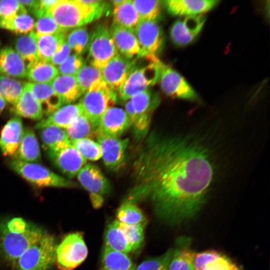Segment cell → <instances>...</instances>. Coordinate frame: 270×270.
<instances>
[{
    "mask_svg": "<svg viewBox=\"0 0 270 270\" xmlns=\"http://www.w3.org/2000/svg\"><path fill=\"white\" fill-rule=\"evenodd\" d=\"M208 148L192 138L152 133L134 160L133 184L124 202H149L169 224L189 220L206 202L215 178Z\"/></svg>",
    "mask_w": 270,
    "mask_h": 270,
    "instance_id": "6da1fadb",
    "label": "cell"
},
{
    "mask_svg": "<svg viewBox=\"0 0 270 270\" xmlns=\"http://www.w3.org/2000/svg\"><path fill=\"white\" fill-rule=\"evenodd\" d=\"M106 3L94 8L82 4L80 0H58L48 14L64 31L82 27L101 17L106 12Z\"/></svg>",
    "mask_w": 270,
    "mask_h": 270,
    "instance_id": "7a4b0ae2",
    "label": "cell"
},
{
    "mask_svg": "<svg viewBox=\"0 0 270 270\" xmlns=\"http://www.w3.org/2000/svg\"><path fill=\"white\" fill-rule=\"evenodd\" d=\"M44 233L31 224L24 230H12L4 224L0 226V255L12 264L15 261Z\"/></svg>",
    "mask_w": 270,
    "mask_h": 270,
    "instance_id": "3957f363",
    "label": "cell"
},
{
    "mask_svg": "<svg viewBox=\"0 0 270 270\" xmlns=\"http://www.w3.org/2000/svg\"><path fill=\"white\" fill-rule=\"evenodd\" d=\"M56 246L54 236L44 232L12 265L16 270H48L55 262Z\"/></svg>",
    "mask_w": 270,
    "mask_h": 270,
    "instance_id": "277c9868",
    "label": "cell"
},
{
    "mask_svg": "<svg viewBox=\"0 0 270 270\" xmlns=\"http://www.w3.org/2000/svg\"><path fill=\"white\" fill-rule=\"evenodd\" d=\"M147 60V59H146ZM149 63L134 69L118 90L122 100H128L136 94L148 90L159 81L164 64L156 56L148 60Z\"/></svg>",
    "mask_w": 270,
    "mask_h": 270,
    "instance_id": "5b68a950",
    "label": "cell"
},
{
    "mask_svg": "<svg viewBox=\"0 0 270 270\" xmlns=\"http://www.w3.org/2000/svg\"><path fill=\"white\" fill-rule=\"evenodd\" d=\"M117 100L115 92L104 82L87 91L80 100L82 114L88 119L96 130L102 114L113 107Z\"/></svg>",
    "mask_w": 270,
    "mask_h": 270,
    "instance_id": "8992f818",
    "label": "cell"
},
{
    "mask_svg": "<svg viewBox=\"0 0 270 270\" xmlns=\"http://www.w3.org/2000/svg\"><path fill=\"white\" fill-rule=\"evenodd\" d=\"M88 254L83 234L70 232L56 245L54 264L58 270H74L85 260Z\"/></svg>",
    "mask_w": 270,
    "mask_h": 270,
    "instance_id": "52a82bcc",
    "label": "cell"
},
{
    "mask_svg": "<svg viewBox=\"0 0 270 270\" xmlns=\"http://www.w3.org/2000/svg\"><path fill=\"white\" fill-rule=\"evenodd\" d=\"M10 168L26 181L38 187L71 188L75 184L35 162L12 160Z\"/></svg>",
    "mask_w": 270,
    "mask_h": 270,
    "instance_id": "ba28073f",
    "label": "cell"
},
{
    "mask_svg": "<svg viewBox=\"0 0 270 270\" xmlns=\"http://www.w3.org/2000/svg\"><path fill=\"white\" fill-rule=\"evenodd\" d=\"M87 60L89 64L101 70L114 56L118 54L106 25L98 26L92 32L88 44Z\"/></svg>",
    "mask_w": 270,
    "mask_h": 270,
    "instance_id": "9c48e42d",
    "label": "cell"
},
{
    "mask_svg": "<svg viewBox=\"0 0 270 270\" xmlns=\"http://www.w3.org/2000/svg\"><path fill=\"white\" fill-rule=\"evenodd\" d=\"M140 51L138 58L156 56L164 44L162 32L156 20L140 19L134 28Z\"/></svg>",
    "mask_w": 270,
    "mask_h": 270,
    "instance_id": "30bf717a",
    "label": "cell"
},
{
    "mask_svg": "<svg viewBox=\"0 0 270 270\" xmlns=\"http://www.w3.org/2000/svg\"><path fill=\"white\" fill-rule=\"evenodd\" d=\"M77 178L80 183L90 193L94 208L102 206L104 196L110 189L108 180L98 168L93 164H86L78 172Z\"/></svg>",
    "mask_w": 270,
    "mask_h": 270,
    "instance_id": "8fae6325",
    "label": "cell"
},
{
    "mask_svg": "<svg viewBox=\"0 0 270 270\" xmlns=\"http://www.w3.org/2000/svg\"><path fill=\"white\" fill-rule=\"evenodd\" d=\"M162 91L173 98L196 101L198 96L186 80L176 70L164 64L159 79Z\"/></svg>",
    "mask_w": 270,
    "mask_h": 270,
    "instance_id": "7c38bea8",
    "label": "cell"
},
{
    "mask_svg": "<svg viewBox=\"0 0 270 270\" xmlns=\"http://www.w3.org/2000/svg\"><path fill=\"white\" fill-rule=\"evenodd\" d=\"M136 60L127 58L118 53L101 69L103 80L111 90H118L136 68Z\"/></svg>",
    "mask_w": 270,
    "mask_h": 270,
    "instance_id": "4fadbf2b",
    "label": "cell"
},
{
    "mask_svg": "<svg viewBox=\"0 0 270 270\" xmlns=\"http://www.w3.org/2000/svg\"><path fill=\"white\" fill-rule=\"evenodd\" d=\"M134 109L135 117L132 124L138 135L146 133L150 124V112L158 104L157 96L148 89L138 92L129 100Z\"/></svg>",
    "mask_w": 270,
    "mask_h": 270,
    "instance_id": "5bb4252c",
    "label": "cell"
},
{
    "mask_svg": "<svg viewBox=\"0 0 270 270\" xmlns=\"http://www.w3.org/2000/svg\"><path fill=\"white\" fill-rule=\"evenodd\" d=\"M203 14L180 17L172 26L170 37L176 45L186 46L191 43L199 34L205 23Z\"/></svg>",
    "mask_w": 270,
    "mask_h": 270,
    "instance_id": "9a60e30c",
    "label": "cell"
},
{
    "mask_svg": "<svg viewBox=\"0 0 270 270\" xmlns=\"http://www.w3.org/2000/svg\"><path fill=\"white\" fill-rule=\"evenodd\" d=\"M48 153L54 165L70 178L77 175L87 161L71 142L60 148L48 150Z\"/></svg>",
    "mask_w": 270,
    "mask_h": 270,
    "instance_id": "2e32d148",
    "label": "cell"
},
{
    "mask_svg": "<svg viewBox=\"0 0 270 270\" xmlns=\"http://www.w3.org/2000/svg\"><path fill=\"white\" fill-rule=\"evenodd\" d=\"M96 137L104 165L110 170H118L124 160L128 139L104 135H97Z\"/></svg>",
    "mask_w": 270,
    "mask_h": 270,
    "instance_id": "e0dca14e",
    "label": "cell"
},
{
    "mask_svg": "<svg viewBox=\"0 0 270 270\" xmlns=\"http://www.w3.org/2000/svg\"><path fill=\"white\" fill-rule=\"evenodd\" d=\"M130 126V122L125 110L113 106L108 108L100 118L96 136L119 137Z\"/></svg>",
    "mask_w": 270,
    "mask_h": 270,
    "instance_id": "ac0fdd59",
    "label": "cell"
},
{
    "mask_svg": "<svg viewBox=\"0 0 270 270\" xmlns=\"http://www.w3.org/2000/svg\"><path fill=\"white\" fill-rule=\"evenodd\" d=\"M162 2L170 14L182 17L203 14L216 6L218 0H166Z\"/></svg>",
    "mask_w": 270,
    "mask_h": 270,
    "instance_id": "d6986e66",
    "label": "cell"
},
{
    "mask_svg": "<svg viewBox=\"0 0 270 270\" xmlns=\"http://www.w3.org/2000/svg\"><path fill=\"white\" fill-rule=\"evenodd\" d=\"M24 132L20 117L10 120L2 129L0 148L4 156H14L21 142Z\"/></svg>",
    "mask_w": 270,
    "mask_h": 270,
    "instance_id": "ffe728a7",
    "label": "cell"
},
{
    "mask_svg": "<svg viewBox=\"0 0 270 270\" xmlns=\"http://www.w3.org/2000/svg\"><path fill=\"white\" fill-rule=\"evenodd\" d=\"M110 32L119 54L128 59L138 56L140 48L134 29L112 26Z\"/></svg>",
    "mask_w": 270,
    "mask_h": 270,
    "instance_id": "44dd1931",
    "label": "cell"
},
{
    "mask_svg": "<svg viewBox=\"0 0 270 270\" xmlns=\"http://www.w3.org/2000/svg\"><path fill=\"white\" fill-rule=\"evenodd\" d=\"M24 86L40 102L44 114L48 116L62 106L64 102L50 84L27 82Z\"/></svg>",
    "mask_w": 270,
    "mask_h": 270,
    "instance_id": "7402d4cb",
    "label": "cell"
},
{
    "mask_svg": "<svg viewBox=\"0 0 270 270\" xmlns=\"http://www.w3.org/2000/svg\"><path fill=\"white\" fill-rule=\"evenodd\" d=\"M195 270H234L238 266L228 256L214 250L196 254Z\"/></svg>",
    "mask_w": 270,
    "mask_h": 270,
    "instance_id": "603a6c76",
    "label": "cell"
},
{
    "mask_svg": "<svg viewBox=\"0 0 270 270\" xmlns=\"http://www.w3.org/2000/svg\"><path fill=\"white\" fill-rule=\"evenodd\" d=\"M82 114L79 104H68L60 106L54 112L38 122L35 128L41 129L53 126L66 130L71 122L78 116Z\"/></svg>",
    "mask_w": 270,
    "mask_h": 270,
    "instance_id": "cb8c5ba5",
    "label": "cell"
},
{
    "mask_svg": "<svg viewBox=\"0 0 270 270\" xmlns=\"http://www.w3.org/2000/svg\"><path fill=\"white\" fill-rule=\"evenodd\" d=\"M0 75L17 78L26 76L24 61L10 47H6L0 50Z\"/></svg>",
    "mask_w": 270,
    "mask_h": 270,
    "instance_id": "d4e9b609",
    "label": "cell"
},
{
    "mask_svg": "<svg viewBox=\"0 0 270 270\" xmlns=\"http://www.w3.org/2000/svg\"><path fill=\"white\" fill-rule=\"evenodd\" d=\"M12 112L18 117L32 120H40L44 116L40 102L25 86L18 100L13 105Z\"/></svg>",
    "mask_w": 270,
    "mask_h": 270,
    "instance_id": "484cf974",
    "label": "cell"
},
{
    "mask_svg": "<svg viewBox=\"0 0 270 270\" xmlns=\"http://www.w3.org/2000/svg\"><path fill=\"white\" fill-rule=\"evenodd\" d=\"M50 84L64 104L72 102L82 94L76 76L58 74Z\"/></svg>",
    "mask_w": 270,
    "mask_h": 270,
    "instance_id": "4316f807",
    "label": "cell"
},
{
    "mask_svg": "<svg viewBox=\"0 0 270 270\" xmlns=\"http://www.w3.org/2000/svg\"><path fill=\"white\" fill-rule=\"evenodd\" d=\"M16 159L27 162H36L40 160V152L36 136L32 130H24L22 138Z\"/></svg>",
    "mask_w": 270,
    "mask_h": 270,
    "instance_id": "83f0119b",
    "label": "cell"
},
{
    "mask_svg": "<svg viewBox=\"0 0 270 270\" xmlns=\"http://www.w3.org/2000/svg\"><path fill=\"white\" fill-rule=\"evenodd\" d=\"M58 68L50 62L38 59L26 67V76L30 82L50 84L59 74Z\"/></svg>",
    "mask_w": 270,
    "mask_h": 270,
    "instance_id": "f1b7e54d",
    "label": "cell"
},
{
    "mask_svg": "<svg viewBox=\"0 0 270 270\" xmlns=\"http://www.w3.org/2000/svg\"><path fill=\"white\" fill-rule=\"evenodd\" d=\"M66 32L44 35L36 34L38 59L50 62L54 54L66 40Z\"/></svg>",
    "mask_w": 270,
    "mask_h": 270,
    "instance_id": "f546056e",
    "label": "cell"
},
{
    "mask_svg": "<svg viewBox=\"0 0 270 270\" xmlns=\"http://www.w3.org/2000/svg\"><path fill=\"white\" fill-rule=\"evenodd\" d=\"M112 26L134 29L140 17L132 0H124L120 4L114 6Z\"/></svg>",
    "mask_w": 270,
    "mask_h": 270,
    "instance_id": "4dcf8cb0",
    "label": "cell"
},
{
    "mask_svg": "<svg viewBox=\"0 0 270 270\" xmlns=\"http://www.w3.org/2000/svg\"><path fill=\"white\" fill-rule=\"evenodd\" d=\"M136 267L128 254L104 247L100 270H136Z\"/></svg>",
    "mask_w": 270,
    "mask_h": 270,
    "instance_id": "1f68e13d",
    "label": "cell"
},
{
    "mask_svg": "<svg viewBox=\"0 0 270 270\" xmlns=\"http://www.w3.org/2000/svg\"><path fill=\"white\" fill-rule=\"evenodd\" d=\"M104 240L105 247L112 250L126 254L132 252L124 234L118 227L116 220L108 225Z\"/></svg>",
    "mask_w": 270,
    "mask_h": 270,
    "instance_id": "d6a6232c",
    "label": "cell"
},
{
    "mask_svg": "<svg viewBox=\"0 0 270 270\" xmlns=\"http://www.w3.org/2000/svg\"><path fill=\"white\" fill-rule=\"evenodd\" d=\"M40 137L48 151L56 150L70 143L65 130L50 126L40 129Z\"/></svg>",
    "mask_w": 270,
    "mask_h": 270,
    "instance_id": "836d02e7",
    "label": "cell"
},
{
    "mask_svg": "<svg viewBox=\"0 0 270 270\" xmlns=\"http://www.w3.org/2000/svg\"><path fill=\"white\" fill-rule=\"evenodd\" d=\"M187 241L186 240L183 244V240H182V244L174 248L169 270H195L194 261L196 254L186 244Z\"/></svg>",
    "mask_w": 270,
    "mask_h": 270,
    "instance_id": "e575fe53",
    "label": "cell"
},
{
    "mask_svg": "<svg viewBox=\"0 0 270 270\" xmlns=\"http://www.w3.org/2000/svg\"><path fill=\"white\" fill-rule=\"evenodd\" d=\"M69 140L72 142L96 136V130L88 119L83 114L76 116L65 130Z\"/></svg>",
    "mask_w": 270,
    "mask_h": 270,
    "instance_id": "d590c367",
    "label": "cell"
},
{
    "mask_svg": "<svg viewBox=\"0 0 270 270\" xmlns=\"http://www.w3.org/2000/svg\"><path fill=\"white\" fill-rule=\"evenodd\" d=\"M76 77L82 94L92 88L105 82L100 70L90 64H84Z\"/></svg>",
    "mask_w": 270,
    "mask_h": 270,
    "instance_id": "8d00e7d4",
    "label": "cell"
},
{
    "mask_svg": "<svg viewBox=\"0 0 270 270\" xmlns=\"http://www.w3.org/2000/svg\"><path fill=\"white\" fill-rule=\"evenodd\" d=\"M14 48L24 61L30 63L38 59L36 34L33 31L18 37L15 41Z\"/></svg>",
    "mask_w": 270,
    "mask_h": 270,
    "instance_id": "74e56055",
    "label": "cell"
},
{
    "mask_svg": "<svg viewBox=\"0 0 270 270\" xmlns=\"http://www.w3.org/2000/svg\"><path fill=\"white\" fill-rule=\"evenodd\" d=\"M116 220L128 224H146L147 220L136 204L123 202L116 214Z\"/></svg>",
    "mask_w": 270,
    "mask_h": 270,
    "instance_id": "f35d334b",
    "label": "cell"
},
{
    "mask_svg": "<svg viewBox=\"0 0 270 270\" xmlns=\"http://www.w3.org/2000/svg\"><path fill=\"white\" fill-rule=\"evenodd\" d=\"M25 83L12 77L0 75V94L6 102L14 105L23 92Z\"/></svg>",
    "mask_w": 270,
    "mask_h": 270,
    "instance_id": "ab89813d",
    "label": "cell"
},
{
    "mask_svg": "<svg viewBox=\"0 0 270 270\" xmlns=\"http://www.w3.org/2000/svg\"><path fill=\"white\" fill-rule=\"evenodd\" d=\"M34 22L27 13L18 14L14 17L0 20V27L17 34H26L33 31Z\"/></svg>",
    "mask_w": 270,
    "mask_h": 270,
    "instance_id": "60d3db41",
    "label": "cell"
},
{
    "mask_svg": "<svg viewBox=\"0 0 270 270\" xmlns=\"http://www.w3.org/2000/svg\"><path fill=\"white\" fill-rule=\"evenodd\" d=\"M116 221L118 227L124 234L132 252L140 249L144 243V230L146 224H128Z\"/></svg>",
    "mask_w": 270,
    "mask_h": 270,
    "instance_id": "b9f144b4",
    "label": "cell"
},
{
    "mask_svg": "<svg viewBox=\"0 0 270 270\" xmlns=\"http://www.w3.org/2000/svg\"><path fill=\"white\" fill-rule=\"evenodd\" d=\"M66 40L71 50H74L76 54L80 55L88 46L90 35L86 28L79 27L66 34Z\"/></svg>",
    "mask_w": 270,
    "mask_h": 270,
    "instance_id": "7bdbcfd3",
    "label": "cell"
},
{
    "mask_svg": "<svg viewBox=\"0 0 270 270\" xmlns=\"http://www.w3.org/2000/svg\"><path fill=\"white\" fill-rule=\"evenodd\" d=\"M70 142L86 160L96 161L102 158L100 145L92 138H84Z\"/></svg>",
    "mask_w": 270,
    "mask_h": 270,
    "instance_id": "ee69618b",
    "label": "cell"
},
{
    "mask_svg": "<svg viewBox=\"0 0 270 270\" xmlns=\"http://www.w3.org/2000/svg\"><path fill=\"white\" fill-rule=\"evenodd\" d=\"M140 19L156 20L159 16L162 6V1L158 0H132Z\"/></svg>",
    "mask_w": 270,
    "mask_h": 270,
    "instance_id": "f6af8a7d",
    "label": "cell"
},
{
    "mask_svg": "<svg viewBox=\"0 0 270 270\" xmlns=\"http://www.w3.org/2000/svg\"><path fill=\"white\" fill-rule=\"evenodd\" d=\"M174 250V248H170L162 256L143 261L136 267V270H169Z\"/></svg>",
    "mask_w": 270,
    "mask_h": 270,
    "instance_id": "bcb514c9",
    "label": "cell"
},
{
    "mask_svg": "<svg viewBox=\"0 0 270 270\" xmlns=\"http://www.w3.org/2000/svg\"><path fill=\"white\" fill-rule=\"evenodd\" d=\"M34 31L36 35H44L64 32L56 24L52 18L48 14L38 18L34 23Z\"/></svg>",
    "mask_w": 270,
    "mask_h": 270,
    "instance_id": "7dc6e473",
    "label": "cell"
},
{
    "mask_svg": "<svg viewBox=\"0 0 270 270\" xmlns=\"http://www.w3.org/2000/svg\"><path fill=\"white\" fill-rule=\"evenodd\" d=\"M27 12L18 0H0V20L10 18L18 14L27 13Z\"/></svg>",
    "mask_w": 270,
    "mask_h": 270,
    "instance_id": "c3c4849f",
    "label": "cell"
},
{
    "mask_svg": "<svg viewBox=\"0 0 270 270\" xmlns=\"http://www.w3.org/2000/svg\"><path fill=\"white\" fill-rule=\"evenodd\" d=\"M84 64L82 56L75 54L70 55L58 66V70L60 74L76 76Z\"/></svg>",
    "mask_w": 270,
    "mask_h": 270,
    "instance_id": "681fc988",
    "label": "cell"
},
{
    "mask_svg": "<svg viewBox=\"0 0 270 270\" xmlns=\"http://www.w3.org/2000/svg\"><path fill=\"white\" fill-rule=\"evenodd\" d=\"M70 52L71 48L65 40L52 56L50 62L54 66H58L70 56Z\"/></svg>",
    "mask_w": 270,
    "mask_h": 270,
    "instance_id": "f907efd6",
    "label": "cell"
},
{
    "mask_svg": "<svg viewBox=\"0 0 270 270\" xmlns=\"http://www.w3.org/2000/svg\"><path fill=\"white\" fill-rule=\"evenodd\" d=\"M6 104V102L0 94V114L3 111Z\"/></svg>",
    "mask_w": 270,
    "mask_h": 270,
    "instance_id": "816d5d0a",
    "label": "cell"
},
{
    "mask_svg": "<svg viewBox=\"0 0 270 270\" xmlns=\"http://www.w3.org/2000/svg\"><path fill=\"white\" fill-rule=\"evenodd\" d=\"M234 270H240V269L238 266Z\"/></svg>",
    "mask_w": 270,
    "mask_h": 270,
    "instance_id": "f5cc1de1",
    "label": "cell"
}]
</instances>
